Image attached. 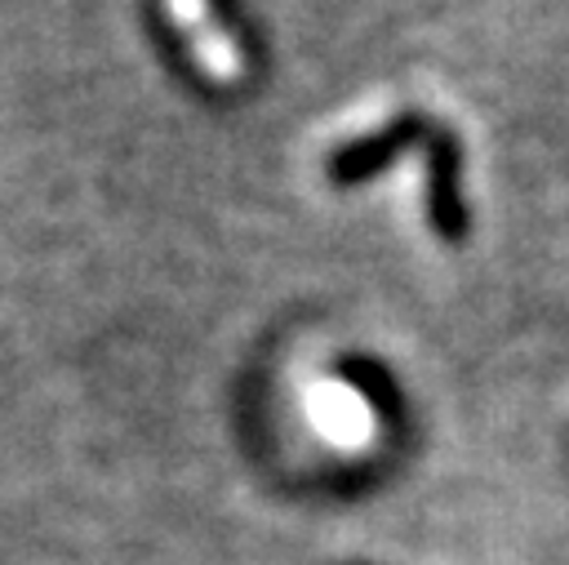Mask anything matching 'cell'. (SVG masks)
Segmentation results:
<instances>
[{
    "label": "cell",
    "instance_id": "cell-1",
    "mask_svg": "<svg viewBox=\"0 0 569 565\" xmlns=\"http://www.w3.org/2000/svg\"><path fill=\"white\" fill-rule=\"evenodd\" d=\"M302 418L333 454H365L378 440V409L356 383L338 374H316L302 383Z\"/></svg>",
    "mask_w": 569,
    "mask_h": 565
},
{
    "label": "cell",
    "instance_id": "cell-2",
    "mask_svg": "<svg viewBox=\"0 0 569 565\" xmlns=\"http://www.w3.org/2000/svg\"><path fill=\"white\" fill-rule=\"evenodd\" d=\"M169 27H178L187 36V49L196 58V67L204 71V80L213 85H236L244 76V53L231 40V31L218 22L213 0H160Z\"/></svg>",
    "mask_w": 569,
    "mask_h": 565
}]
</instances>
